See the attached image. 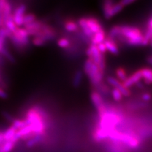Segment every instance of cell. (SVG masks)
Here are the masks:
<instances>
[{"label":"cell","mask_w":152,"mask_h":152,"mask_svg":"<svg viewBox=\"0 0 152 152\" xmlns=\"http://www.w3.org/2000/svg\"><path fill=\"white\" fill-rule=\"evenodd\" d=\"M103 42L106 46L107 51H109L110 53L113 55H118V53H119V50H118V46L115 41H114V39L109 37H106L105 40Z\"/></svg>","instance_id":"13"},{"label":"cell","mask_w":152,"mask_h":152,"mask_svg":"<svg viewBox=\"0 0 152 152\" xmlns=\"http://www.w3.org/2000/svg\"><path fill=\"white\" fill-rule=\"evenodd\" d=\"M12 33L4 27H0V53H2L4 48V43L7 37L10 38Z\"/></svg>","instance_id":"14"},{"label":"cell","mask_w":152,"mask_h":152,"mask_svg":"<svg viewBox=\"0 0 152 152\" xmlns=\"http://www.w3.org/2000/svg\"><path fill=\"white\" fill-rule=\"evenodd\" d=\"M42 137H43V136L41 135H36L34 136H33L30 140H28L27 141L26 143L27 146L28 147V148L34 146L37 143V142H40L42 140Z\"/></svg>","instance_id":"25"},{"label":"cell","mask_w":152,"mask_h":152,"mask_svg":"<svg viewBox=\"0 0 152 152\" xmlns=\"http://www.w3.org/2000/svg\"><path fill=\"white\" fill-rule=\"evenodd\" d=\"M117 38L131 46H143V35L138 28L134 27L120 26V35Z\"/></svg>","instance_id":"2"},{"label":"cell","mask_w":152,"mask_h":152,"mask_svg":"<svg viewBox=\"0 0 152 152\" xmlns=\"http://www.w3.org/2000/svg\"><path fill=\"white\" fill-rule=\"evenodd\" d=\"M26 126H27V124L25 119H15L13 121L12 126L18 131L22 129V128L26 127Z\"/></svg>","instance_id":"24"},{"label":"cell","mask_w":152,"mask_h":152,"mask_svg":"<svg viewBox=\"0 0 152 152\" xmlns=\"http://www.w3.org/2000/svg\"><path fill=\"white\" fill-rule=\"evenodd\" d=\"M142 76L140 69L136 71L134 73H133L131 75L129 76V77H127L125 81H124L122 83L126 88L129 89L130 87L132 86L133 85L136 84L137 83L140 82Z\"/></svg>","instance_id":"10"},{"label":"cell","mask_w":152,"mask_h":152,"mask_svg":"<svg viewBox=\"0 0 152 152\" xmlns=\"http://www.w3.org/2000/svg\"><path fill=\"white\" fill-rule=\"evenodd\" d=\"M0 27H1V26H0Z\"/></svg>","instance_id":"40"},{"label":"cell","mask_w":152,"mask_h":152,"mask_svg":"<svg viewBox=\"0 0 152 152\" xmlns=\"http://www.w3.org/2000/svg\"><path fill=\"white\" fill-rule=\"evenodd\" d=\"M147 61L150 64L152 65V56H149L148 58H147Z\"/></svg>","instance_id":"38"},{"label":"cell","mask_w":152,"mask_h":152,"mask_svg":"<svg viewBox=\"0 0 152 152\" xmlns=\"http://www.w3.org/2000/svg\"><path fill=\"white\" fill-rule=\"evenodd\" d=\"M129 148L118 141H110V142L108 145V150L110 152H128Z\"/></svg>","instance_id":"11"},{"label":"cell","mask_w":152,"mask_h":152,"mask_svg":"<svg viewBox=\"0 0 152 152\" xmlns=\"http://www.w3.org/2000/svg\"><path fill=\"white\" fill-rule=\"evenodd\" d=\"M142 99H143L144 101L148 102V101H149V100H150V99H151V94H149V93H145V94H142Z\"/></svg>","instance_id":"35"},{"label":"cell","mask_w":152,"mask_h":152,"mask_svg":"<svg viewBox=\"0 0 152 152\" xmlns=\"http://www.w3.org/2000/svg\"><path fill=\"white\" fill-rule=\"evenodd\" d=\"M57 45H58L59 47L61 48H66L69 46L70 41L66 38H61V39H58V41H57Z\"/></svg>","instance_id":"29"},{"label":"cell","mask_w":152,"mask_h":152,"mask_svg":"<svg viewBox=\"0 0 152 152\" xmlns=\"http://www.w3.org/2000/svg\"><path fill=\"white\" fill-rule=\"evenodd\" d=\"M36 17L34 14L33 13H27L26 14L24 18H23V25L27 26L30 24L31 23L34 22L36 20Z\"/></svg>","instance_id":"27"},{"label":"cell","mask_w":152,"mask_h":152,"mask_svg":"<svg viewBox=\"0 0 152 152\" xmlns=\"http://www.w3.org/2000/svg\"><path fill=\"white\" fill-rule=\"evenodd\" d=\"M122 121V117L117 112L108 110L107 109L102 115L99 116L98 127L110 132L115 129L116 126Z\"/></svg>","instance_id":"3"},{"label":"cell","mask_w":152,"mask_h":152,"mask_svg":"<svg viewBox=\"0 0 152 152\" xmlns=\"http://www.w3.org/2000/svg\"><path fill=\"white\" fill-rule=\"evenodd\" d=\"M86 23L89 28L93 35L102 28L100 23L96 18L93 17H88L86 18Z\"/></svg>","instance_id":"12"},{"label":"cell","mask_w":152,"mask_h":152,"mask_svg":"<svg viewBox=\"0 0 152 152\" xmlns=\"http://www.w3.org/2000/svg\"><path fill=\"white\" fill-rule=\"evenodd\" d=\"M8 97V94L4 89L0 88V98L6 99Z\"/></svg>","instance_id":"34"},{"label":"cell","mask_w":152,"mask_h":152,"mask_svg":"<svg viewBox=\"0 0 152 152\" xmlns=\"http://www.w3.org/2000/svg\"><path fill=\"white\" fill-rule=\"evenodd\" d=\"M64 27L65 29L69 32H75L78 29V24L73 20H66Z\"/></svg>","instance_id":"22"},{"label":"cell","mask_w":152,"mask_h":152,"mask_svg":"<svg viewBox=\"0 0 152 152\" xmlns=\"http://www.w3.org/2000/svg\"><path fill=\"white\" fill-rule=\"evenodd\" d=\"M17 130L12 126L10 127L9 128L3 132V138L4 141H10L12 140L14 136H15Z\"/></svg>","instance_id":"20"},{"label":"cell","mask_w":152,"mask_h":152,"mask_svg":"<svg viewBox=\"0 0 152 152\" xmlns=\"http://www.w3.org/2000/svg\"><path fill=\"white\" fill-rule=\"evenodd\" d=\"M26 6L24 4L18 5L12 14V19L15 25L19 27L23 25V18L26 15Z\"/></svg>","instance_id":"8"},{"label":"cell","mask_w":152,"mask_h":152,"mask_svg":"<svg viewBox=\"0 0 152 152\" xmlns=\"http://www.w3.org/2000/svg\"><path fill=\"white\" fill-rule=\"evenodd\" d=\"M4 141V138H3V132H0V143Z\"/></svg>","instance_id":"37"},{"label":"cell","mask_w":152,"mask_h":152,"mask_svg":"<svg viewBox=\"0 0 152 152\" xmlns=\"http://www.w3.org/2000/svg\"><path fill=\"white\" fill-rule=\"evenodd\" d=\"M84 70L90 80V81L94 86L97 87L102 83L103 72L99 69L96 64L93 61L88 59L86 60L84 65Z\"/></svg>","instance_id":"4"},{"label":"cell","mask_w":152,"mask_h":152,"mask_svg":"<svg viewBox=\"0 0 152 152\" xmlns=\"http://www.w3.org/2000/svg\"><path fill=\"white\" fill-rule=\"evenodd\" d=\"M140 71L144 82L147 84H152V69L145 67L141 69Z\"/></svg>","instance_id":"18"},{"label":"cell","mask_w":152,"mask_h":152,"mask_svg":"<svg viewBox=\"0 0 152 152\" xmlns=\"http://www.w3.org/2000/svg\"><path fill=\"white\" fill-rule=\"evenodd\" d=\"M114 3H115L113 1H109V0H107V1L103 2L102 5V10L104 17L106 19H110L112 18L111 10Z\"/></svg>","instance_id":"16"},{"label":"cell","mask_w":152,"mask_h":152,"mask_svg":"<svg viewBox=\"0 0 152 152\" xmlns=\"http://www.w3.org/2000/svg\"><path fill=\"white\" fill-rule=\"evenodd\" d=\"M91 99L94 107L96 108L99 116L102 115L106 111L107 107L101 94L97 91H93L91 94Z\"/></svg>","instance_id":"7"},{"label":"cell","mask_w":152,"mask_h":152,"mask_svg":"<svg viewBox=\"0 0 152 152\" xmlns=\"http://www.w3.org/2000/svg\"><path fill=\"white\" fill-rule=\"evenodd\" d=\"M112 95L113 99L116 102H119L122 99V94L120 91L117 89L113 88L112 91Z\"/></svg>","instance_id":"28"},{"label":"cell","mask_w":152,"mask_h":152,"mask_svg":"<svg viewBox=\"0 0 152 152\" xmlns=\"http://www.w3.org/2000/svg\"><path fill=\"white\" fill-rule=\"evenodd\" d=\"M86 54L89 59L91 60L94 64L99 68L102 72L104 73L106 66L105 58L103 54H102L97 48L96 45H91L86 51Z\"/></svg>","instance_id":"5"},{"label":"cell","mask_w":152,"mask_h":152,"mask_svg":"<svg viewBox=\"0 0 152 152\" xmlns=\"http://www.w3.org/2000/svg\"><path fill=\"white\" fill-rule=\"evenodd\" d=\"M96 46H97L98 50H99V51L102 54L104 55L107 51V48H106V46H105V45H104V42H102V43H100V44Z\"/></svg>","instance_id":"32"},{"label":"cell","mask_w":152,"mask_h":152,"mask_svg":"<svg viewBox=\"0 0 152 152\" xmlns=\"http://www.w3.org/2000/svg\"><path fill=\"white\" fill-rule=\"evenodd\" d=\"M78 26L82 28V30L84 32V34L86 36H87L89 39H91V37H93V34L91 32V31H90L89 28L87 23H86V18H80L79 21H78Z\"/></svg>","instance_id":"17"},{"label":"cell","mask_w":152,"mask_h":152,"mask_svg":"<svg viewBox=\"0 0 152 152\" xmlns=\"http://www.w3.org/2000/svg\"><path fill=\"white\" fill-rule=\"evenodd\" d=\"M134 2H135V1H132V0H123V1H121L119 3L123 7H124L126 6L129 5L130 4H132Z\"/></svg>","instance_id":"33"},{"label":"cell","mask_w":152,"mask_h":152,"mask_svg":"<svg viewBox=\"0 0 152 152\" xmlns=\"http://www.w3.org/2000/svg\"><path fill=\"white\" fill-rule=\"evenodd\" d=\"M3 27H5L7 30H8L12 33V34L15 32L18 28V27L15 25V23H14V22L13 20L12 16L10 18H8V20L5 22H4V24Z\"/></svg>","instance_id":"21"},{"label":"cell","mask_w":152,"mask_h":152,"mask_svg":"<svg viewBox=\"0 0 152 152\" xmlns=\"http://www.w3.org/2000/svg\"><path fill=\"white\" fill-rule=\"evenodd\" d=\"M45 116V113L40 108L34 107L27 111L25 120L27 125L31 126L34 134L44 136L46 127Z\"/></svg>","instance_id":"1"},{"label":"cell","mask_w":152,"mask_h":152,"mask_svg":"<svg viewBox=\"0 0 152 152\" xmlns=\"http://www.w3.org/2000/svg\"><path fill=\"white\" fill-rule=\"evenodd\" d=\"M116 75L117 77H118V80L121 81V83H123L124 81H125L126 80V79L127 78V74L126 71L124 69H123L122 67H119L118 68L116 71Z\"/></svg>","instance_id":"23"},{"label":"cell","mask_w":152,"mask_h":152,"mask_svg":"<svg viewBox=\"0 0 152 152\" xmlns=\"http://www.w3.org/2000/svg\"><path fill=\"white\" fill-rule=\"evenodd\" d=\"M4 3H5V0H0V26H1V27L4 26L3 12Z\"/></svg>","instance_id":"30"},{"label":"cell","mask_w":152,"mask_h":152,"mask_svg":"<svg viewBox=\"0 0 152 152\" xmlns=\"http://www.w3.org/2000/svg\"><path fill=\"white\" fill-rule=\"evenodd\" d=\"M83 78V73L80 70H78L75 72L74 79H73V84L75 87H79Z\"/></svg>","instance_id":"26"},{"label":"cell","mask_w":152,"mask_h":152,"mask_svg":"<svg viewBox=\"0 0 152 152\" xmlns=\"http://www.w3.org/2000/svg\"><path fill=\"white\" fill-rule=\"evenodd\" d=\"M150 42H151V45H152V39H151V41H150Z\"/></svg>","instance_id":"39"},{"label":"cell","mask_w":152,"mask_h":152,"mask_svg":"<svg viewBox=\"0 0 152 152\" xmlns=\"http://www.w3.org/2000/svg\"><path fill=\"white\" fill-rule=\"evenodd\" d=\"M106 37L107 36L105 34V31H104L103 28H102L100 31H99L98 32L96 33V34H94L91 37V45L97 46L99 44L102 43V42H103L105 40Z\"/></svg>","instance_id":"15"},{"label":"cell","mask_w":152,"mask_h":152,"mask_svg":"<svg viewBox=\"0 0 152 152\" xmlns=\"http://www.w3.org/2000/svg\"><path fill=\"white\" fill-rule=\"evenodd\" d=\"M107 83L110 86H113L114 88L119 90L120 92L122 93V96L127 97L131 95L130 90L124 86L122 83L121 81H119L118 79L113 77H108L107 78Z\"/></svg>","instance_id":"9"},{"label":"cell","mask_w":152,"mask_h":152,"mask_svg":"<svg viewBox=\"0 0 152 152\" xmlns=\"http://www.w3.org/2000/svg\"><path fill=\"white\" fill-rule=\"evenodd\" d=\"M15 145L12 141H4L0 143V152H10Z\"/></svg>","instance_id":"19"},{"label":"cell","mask_w":152,"mask_h":152,"mask_svg":"<svg viewBox=\"0 0 152 152\" xmlns=\"http://www.w3.org/2000/svg\"><path fill=\"white\" fill-rule=\"evenodd\" d=\"M46 42V41L43 39V38H42L41 37H37V36L34 37L32 39V43L35 46H37L44 45Z\"/></svg>","instance_id":"31"},{"label":"cell","mask_w":152,"mask_h":152,"mask_svg":"<svg viewBox=\"0 0 152 152\" xmlns=\"http://www.w3.org/2000/svg\"><path fill=\"white\" fill-rule=\"evenodd\" d=\"M29 34L25 28L18 27L16 31L12 34L10 39L16 45L19 46H26L29 42Z\"/></svg>","instance_id":"6"},{"label":"cell","mask_w":152,"mask_h":152,"mask_svg":"<svg viewBox=\"0 0 152 152\" xmlns=\"http://www.w3.org/2000/svg\"><path fill=\"white\" fill-rule=\"evenodd\" d=\"M148 27L152 31V18L149 20L148 25V27Z\"/></svg>","instance_id":"36"}]
</instances>
